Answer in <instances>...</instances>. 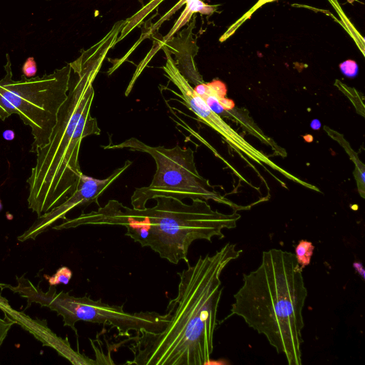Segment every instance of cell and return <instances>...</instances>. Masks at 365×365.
Returning a JSON list of instances; mask_svg holds the SVG:
<instances>
[{"mask_svg": "<svg viewBox=\"0 0 365 365\" xmlns=\"http://www.w3.org/2000/svg\"><path fill=\"white\" fill-rule=\"evenodd\" d=\"M339 89L343 91V93L347 96H351V98H349L350 101L354 105L356 110L361 114L362 116H364V105L363 99H360L359 93L355 89L351 88H349L343 83H341V86H339Z\"/></svg>", "mask_w": 365, "mask_h": 365, "instance_id": "cell-14", "label": "cell"}, {"mask_svg": "<svg viewBox=\"0 0 365 365\" xmlns=\"http://www.w3.org/2000/svg\"><path fill=\"white\" fill-rule=\"evenodd\" d=\"M310 126L313 130H319L321 128V123L317 119H314L310 123Z\"/></svg>", "mask_w": 365, "mask_h": 365, "instance_id": "cell-20", "label": "cell"}, {"mask_svg": "<svg viewBox=\"0 0 365 365\" xmlns=\"http://www.w3.org/2000/svg\"><path fill=\"white\" fill-rule=\"evenodd\" d=\"M271 1H274V0H271Z\"/></svg>", "mask_w": 365, "mask_h": 365, "instance_id": "cell-24", "label": "cell"}, {"mask_svg": "<svg viewBox=\"0 0 365 365\" xmlns=\"http://www.w3.org/2000/svg\"><path fill=\"white\" fill-rule=\"evenodd\" d=\"M6 75L0 80V119L17 114L31 128L34 142L31 152L49 142L57 116L67 98L72 68L71 63L51 74L19 81L12 78L11 63L6 54Z\"/></svg>", "mask_w": 365, "mask_h": 365, "instance_id": "cell-5", "label": "cell"}, {"mask_svg": "<svg viewBox=\"0 0 365 365\" xmlns=\"http://www.w3.org/2000/svg\"><path fill=\"white\" fill-rule=\"evenodd\" d=\"M105 149L128 148L148 153L154 159L156 171L147 187L135 188L131 196L133 208L143 209L149 200L169 197L182 200L201 199L214 200L235 209L236 205L217 192L209 181L198 173L190 148L177 145L172 148L152 147L135 138L119 144H109Z\"/></svg>", "mask_w": 365, "mask_h": 365, "instance_id": "cell-7", "label": "cell"}, {"mask_svg": "<svg viewBox=\"0 0 365 365\" xmlns=\"http://www.w3.org/2000/svg\"><path fill=\"white\" fill-rule=\"evenodd\" d=\"M324 130L329 136L337 141L339 145L344 149L349 156L350 159L354 163L355 168L354 170V177L356 180L358 191L362 198L365 195V165L359 159L358 154L351 148L349 143L346 140L344 136L339 133L324 126Z\"/></svg>", "mask_w": 365, "mask_h": 365, "instance_id": "cell-11", "label": "cell"}, {"mask_svg": "<svg viewBox=\"0 0 365 365\" xmlns=\"http://www.w3.org/2000/svg\"><path fill=\"white\" fill-rule=\"evenodd\" d=\"M7 302L8 301L5 298L0 296V308L1 307L2 305Z\"/></svg>", "mask_w": 365, "mask_h": 365, "instance_id": "cell-21", "label": "cell"}, {"mask_svg": "<svg viewBox=\"0 0 365 365\" xmlns=\"http://www.w3.org/2000/svg\"><path fill=\"white\" fill-rule=\"evenodd\" d=\"M307 294L294 253L275 248L264 251L258 267L243 274L242 285L224 320L233 315L242 317L284 356L289 365H301L302 311Z\"/></svg>", "mask_w": 365, "mask_h": 365, "instance_id": "cell-4", "label": "cell"}, {"mask_svg": "<svg viewBox=\"0 0 365 365\" xmlns=\"http://www.w3.org/2000/svg\"><path fill=\"white\" fill-rule=\"evenodd\" d=\"M3 138L6 140H13L15 138V133L12 130H6L3 132Z\"/></svg>", "mask_w": 365, "mask_h": 365, "instance_id": "cell-19", "label": "cell"}, {"mask_svg": "<svg viewBox=\"0 0 365 365\" xmlns=\"http://www.w3.org/2000/svg\"><path fill=\"white\" fill-rule=\"evenodd\" d=\"M314 246L307 240H302L294 248V256L299 267L303 269L310 264Z\"/></svg>", "mask_w": 365, "mask_h": 365, "instance_id": "cell-12", "label": "cell"}, {"mask_svg": "<svg viewBox=\"0 0 365 365\" xmlns=\"http://www.w3.org/2000/svg\"><path fill=\"white\" fill-rule=\"evenodd\" d=\"M115 29L74 61L68 96L59 109L49 142L36 151V163L27 180L29 208L38 216L61 204L76 190L82 174L78 155L82 140L100 135L97 120L91 114L93 83L108 51L115 44Z\"/></svg>", "mask_w": 365, "mask_h": 365, "instance_id": "cell-2", "label": "cell"}, {"mask_svg": "<svg viewBox=\"0 0 365 365\" xmlns=\"http://www.w3.org/2000/svg\"><path fill=\"white\" fill-rule=\"evenodd\" d=\"M23 75L27 78L35 76L37 72L36 63L33 57L28 58L22 66Z\"/></svg>", "mask_w": 365, "mask_h": 365, "instance_id": "cell-17", "label": "cell"}, {"mask_svg": "<svg viewBox=\"0 0 365 365\" xmlns=\"http://www.w3.org/2000/svg\"><path fill=\"white\" fill-rule=\"evenodd\" d=\"M14 324H16L15 321L7 315H5L4 319L0 318V346L6 339L9 331Z\"/></svg>", "mask_w": 365, "mask_h": 365, "instance_id": "cell-16", "label": "cell"}, {"mask_svg": "<svg viewBox=\"0 0 365 365\" xmlns=\"http://www.w3.org/2000/svg\"><path fill=\"white\" fill-rule=\"evenodd\" d=\"M153 207L130 208L111 200L96 211L66 218L53 230L76 228L81 225H120L125 235L142 247H150L173 264L182 260L189 264L187 253L196 240L212 241L225 236L222 231L235 228L240 215L236 210L225 214L214 210L206 200L196 199L191 204L169 197L155 198Z\"/></svg>", "mask_w": 365, "mask_h": 365, "instance_id": "cell-3", "label": "cell"}, {"mask_svg": "<svg viewBox=\"0 0 365 365\" xmlns=\"http://www.w3.org/2000/svg\"><path fill=\"white\" fill-rule=\"evenodd\" d=\"M165 55L166 63L163 67V71L168 79L178 88L180 94L173 91L172 92L181 98L182 100L181 103H184L187 108L193 112L202 122L218 133L242 156L246 155L259 165H269L272 168L281 172L288 178L307 187L312 188V186H310L308 183L299 180V179L275 165L268 157L250 144L228 125L220 115L213 112L205 100L197 94L191 84L180 72L171 55L170 53Z\"/></svg>", "mask_w": 365, "mask_h": 365, "instance_id": "cell-8", "label": "cell"}, {"mask_svg": "<svg viewBox=\"0 0 365 365\" xmlns=\"http://www.w3.org/2000/svg\"><path fill=\"white\" fill-rule=\"evenodd\" d=\"M17 283L12 290L26 298L29 306L35 302L56 312L63 317V325L71 327L76 335L75 324L79 321L109 325L117 329L119 336L130 338L131 331L160 332L171 319L168 312L164 314L155 312H126L123 305H110L88 295L78 297L69 292H58L55 286L50 285L45 292L24 276L17 279Z\"/></svg>", "mask_w": 365, "mask_h": 365, "instance_id": "cell-6", "label": "cell"}, {"mask_svg": "<svg viewBox=\"0 0 365 365\" xmlns=\"http://www.w3.org/2000/svg\"><path fill=\"white\" fill-rule=\"evenodd\" d=\"M341 72L348 78H354L357 76L359 67L357 63L352 60H347L339 65Z\"/></svg>", "mask_w": 365, "mask_h": 365, "instance_id": "cell-15", "label": "cell"}, {"mask_svg": "<svg viewBox=\"0 0 365 365\" xmlns=\"http://www.w3.org/2000/svg\"><path fill=\"white\" fill-rule=\"evenodd\" d=\"M132 164L127 160L123 166L114 170L111 175L105 179H96L81 175L74 192L61 204L50 211L38 216L32 225L23 234L18 237V240L24 242L35 240L40 234L47 231L59 220L66 219V214L76 207H86L91 203H96L100 207L98 197L100 195Z\"/></svg>", "mask_w": 365, "mask_h": 365, "instance_id": "cell-9", "label": "cell"}, {"mask_svg": "<svg viewBox=\"0 0 365 365\" xmlns=\"http://www.w3.org/2000/svg\"><path fill=\"white\" fill-rule=\"evenodd\" d=\"M183 4L185 8L173 25L170 31L164 37V41L170 38L184 26L191 19L195 13H201L203 14H210L214 11V7L205 4L201 0H180L169 11L162 16L153 26V30L158 29L163 21L168 19L175 12L177 11Z\"/></svg>", "mask_w": 365, "mask_h": 365, "instance_id": "cell-10", "label": "cell"}, {"mask_svg": "<svg viewBox=\"0 0 365 365\" xmlns=\"http://www.w3.org/2000/svg\"><path fill=\"white\" fill-rule=\"evenodd\" d=\"M353 267L356 272L361 277L362 279H364L365 270L362 263L361 262H354L353 263Z\"/></svg>", "mask_w": 365, "mask_h": 365, "instance_id": "cell-18", "label": "cell"}, {"mask_svg": "<svg viewBox=\"0 0 365 365\" xmlns=\"http://www.w3.org/2000/svg\"><path fill=\"white\" fill-rule=\"evenodd\" d=\"M267 1H271V0H260L259 2L258 3V6Z\"/></svg>", "mask_w": 365, "mask_h": 365, "instance_id": "cell-22", "label": "cell"}, {"mask_svg": "<svg viewBox=\"0 0 365 365\" xmlns=\"http://www.w3.org/2000/svg\"><path fill=\"white\" fill-rule=\"evenodd\" d=\"M241 250L227 243L210 255L200 256L178 273V294L166 312L171 319L160 332L140 330L130 337L133 359L128 364L202 365L210 361L217 310L222 294L220 276Z\"/></svg>", "mask_w": 365, "mask_h": 365, "instance_id": "cell-1", "label": "cell"}, {"mask_svg": "<svg viewBox=\"0 0 365 365\" xmlns=\"http://www.w3.org/2000/svg\"><path fill=\"white\" fill-rule=\"evenodd\" d=\"M44 277L48 279L51 286L59 284H68L72 277V272L68 267L63 266L60 267L53 276L44 275Z\"/></svg>", "mask_w": 365, "mask_h": 365, "instance_id": "cell-13", "label": "cell"}, {"mask_svg": "<svg viewBox=\"0 0 365 365\" xmlns=\"http://www.w3.org/2000/svg\"><path fill=\"white\" fill-rule=\"evenodd\" d=\"M2 209V204H1V201L0 200V210Z\"/></svg>", "mask_w": 365, "mask_h": 365, "instance_id": "cell-23", "label": "cell"}]
</instances>
